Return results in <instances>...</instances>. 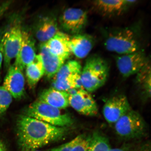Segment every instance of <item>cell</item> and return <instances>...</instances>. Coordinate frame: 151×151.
<instances>
[{
    "instance_id": "cell-1",
    "label": "cell",
    "mask_w": 151,
    "mask_h": 151,
    "mask_svg": "<svg viewBox=\"0 0 151 151\" xmlns=\"http://www.w3.org/2000/svg\"><path fill=\"white\" fill-rule=\"evenodd\" d=\"M68 127H56L37 119L22 115L17 121V133L21 151L37 150L61 139Z\"/></svg>"
},
{
    "instance_id": "cell-2",
    "label": "cell",
    "mask_w": 151,
    "mask_h": 151,
    "mask_svg": "<svg viewBox=\"0 0 151 151\" xmlns=\"http://www.w3.org/2000/svg\"><path fill=\"white\" fill-rule=\"evenodd\" d=\"M22 28L20 19L13 17L0 30V52L5 67L9 68L16 58L22 39Z\"/></svg>"
},
{
    "instance_id": "cell-3",
    "label": "cell",
    "mask_w": 151,
    "mask_h": 151,
    "mask_svg": "<svg viewBox=\"0 0 151 151\" xmlns=\"http://www.w3.org/2000/svg\"><path fill=\"white\" fill-rule=\"evenodd\" d=\"M109 71L108 63L101 57L94 55L88 57L81 75L83 89L89 93L99 89L106 82Z\"/></svg>"
},
{
    "instance_id": "cell-4",
    "label": "cell",
    "mask_w": 151,
    "mask_h": 151,
    "mask_svg": "<svg viewBox=\"0 0 151 151\" xmlns=\"http://www.w3.org/2000/svg\"><path fill=\"white\" fill-rule=\"evenodd\" d=\"M24 115L56 127H68L73 124L69 115L62 114L60 109L38 99L25 109Z\"/></svg>"
},
{
    "instance_id": "cell-5",
    "label": "cell",
    "mask_w": 151,
    "mask_h": 151,
    "mask_svg": "<svg viewBox=\"0 0 151 151\" xmlns=\"http://www.w3.org/2000/svg\"><path fill=\"white\" fill-rule=\"evenodd\" d=\"M104 45L109 51L120 55L137 52L140 48L137 33L132 28H128L111 32L106 38Z\"/></svg>"
},
{
    "instance_id": "cell-6",
    "label": "cell",
    "mask_w": 151,
    "mask_h": 151,
    "mask_svg": "<svg viewBox=\"0 0 151 151\" xmlns=\"http://www.w3.org/2000/svg\"><path fill=\"white\" fill-rule=\"evenodd\" d=\"M114 129L121 138L133 140L143 137L146 133V125L139 113L131 109L115 123Z\"/></svg>"
},
{
    "instance_id": "cell-7",
    "label": "cell",
    "mask_w": 151,
    "mask_h": 151,
    "mask_svg": "<svg viewBox=\"0 0 151 151\" xmlns=\"http://www.w3.org/2000/svg\"><path fill=\"white\" fill-rule=\"evenodd\" d=\"M116 60L118 70L124 78L137 74L148 62L146 55L140 50L117 57Z\"/></svg>"
},
{
    "instance_id": "cell-8",
    "label": "cell",
    "mask_w": 151,
    "mask_h": 151,
    "mask_svg": "<svg viewBox=\"0 0 151 151\" xmlns=\"http://www.w3.org/2000/svg\"><path fill=\"white\" fill-rule=\"evenodd\" d=\"M87 20L86 11L79 8H69L65 9L60 16L59 22L62 29L75 35L81 33Z\"/></svg>"
},
{
    "instance_id": "cell-9",
    "label": "cell",
    "mask_w": 151,
    "mask_h": 151,
    "mask_svg": "<svg viewBox=\"0 0 151 151\" xmlns=\"http://www.w3.org/2000/svg\"><path fill=\"white\" fill-rule=\"evenodd\" d=\"M131 109L126 96L116 95L111 98L106 102L103 106V114L109 123L114 124Z\"/></svg>"
},
{
    "instance_id": "cell-10",
    "label": "cell",
    "mask_w": 151,
    "mask_h": 151,
    "mask_svg": "<svg viewBox=\"0 0 151 151\" xmlns=\"http://www.w3.org/2000/svg\"><path fill=\"white\" fill-rule=\"evenodd\" d=\"M69 105L80 114L88 116H94L98 113V106L95 100L89 92L84 89H78L69 95Z\"/></svg>"
},
{
    "instance_id": "cell-11",
    "label": "cell",
    "mask_w": 151,
    "mask_h": 151,
    "mask_svg": "<svg viewBox=\"0 0 151 151\" xmlns=\"http://www.w3.org/2000/svg\"><path fill=\"white\" fill-rule=\"evenodd\" d=\"M35 43L31 34L22 29L21 43L13 65L23 70L26 66L32 62L37 55Z\"/></svg>"
},
{
    "instance_id": "cell-12",
    "label": "cell",
    "mask_w": 151,
    "mask_h": 151,
    "mask_svg": "<svg viewBox=\"0 0 151 151\" xmlns=\"http://www.w3.org/2000/svg\"><path fill=\"white\" fill-rule=\"evenodd\" d=\"M25 80L22 70L14 65H11L4 81L3 86L13 97L20 99L25 93Z\"/></svg>"
},
{
    "instance_id": "cell-13",
    "label": "cell",
    "mask_w": 151,
    "mask_h": 151,
    "mask_svg": "<svg viewBox=\"0 0 151 151\" xmlns=\"http://www.w3.org/2000/svg\"><path fill=\"white\" fill-rule=\"evenodd\" d=\"M59 31L56 19L51 16L39 19L34 28L35 36L41 43L47 42Z\"/></svg>"
},
{
    "instance_id": "cell-14",
    "label": "cell",
    "mask_w": 151,
    "mask_h": 151,
    "mask_svg": "<svg viewBox=\"0 0 151 151\" xmlns=\"http://www.w3.org/2000/svg\"><path fill=\"white\" fill-rule=\"evenodd\" d=\"M39 54L44 66L45 75L48 78L54 77L66 61L52 53L45 43H41Z\"/></svg>"
},
{
    "instance_id": "cell-15",
    "label": "cell",
    "mask_w": 151,
    "mask_h": 151,
    "mask_svg": "<svg viewBox=\"0 0 151 151\" xmlns=\"http://www.w3.org/2000/svg\"><path fill=\"white\" fill-rule=\"evenodd\" d=\"M70 38L67 34L59 31L45 43L52 53L66 60L71 53L69 46Z\"/></svg>"
},
{
    "instance_id": "cell-16",
    "label": "cell",
    "mask_w": 151,
    "mask_h": 151,
    "mask_svg": "<svg viewBox=\"0 0 151 151\" xmlns=\"http://www.w3.org/2000/svg\"><path fill=\"white\" fill-rule=\"evenodd\" d=\"M94 40L93 37L86 34H78L70 38L69 46L71 52L79 58H84L93 48Z\"/></svg>"
},
{
    "instance_id": "cell-17",
    "label": "cell",
    "mask_w": 151,
    "mask_h": 151,
    "mask_svg": "<svg viewBox=\"0 0 151 151\" xmlns=\"http://www.w3.org/2000/svg\"><path fill=\"white\" fill-rule=\"evenodd\" d=\"M69 97L67 91L51 88L43 91L38 100L61 109H65L69 106Z\"/></svg>"
},
{
    "instance_id": "cell-18",
    "label": "cell",
    "mask_w": 151,
    "mask_h": 151,
    "mask_svg": "<svg viewBox=\"0 0 151 151\" xmlns=\"http://www.w3.org/2000/svg\"><path fill=\"white\" fill-rule=\"evenodd\" d=\"M93 4L97 10L106 15L120 14L129 5L127 0H97Z\"/></svg>"
},
{
    "instance_id": "cell-19",
    "label": "cell",
    "mask_w": 151,
    "mask_h": 151,
    "mask_svg": "<svg viewBox=\"0 0 151 151\" xmlns=\"http://www.w3.org/2000/svg\"><path fill=\"white\" fill-rule=\"evenodd\" d=\"M25 68L28 86L31 88H33L45 73L44 66L39 54L37 55L34 61L26 66Z\"/></svg>"
},
{
    "instance_id": "cell-20",
    "label": "cell",
    "mask_w": 151,
    "mask_h": 151,
    "mask_svg": "<svg viewBox=\"0 0 151 151\" xmlns=\"http://www.w3.org/2000/svg\"><path fill=\"white\" fill-rule=\"evenodd\" d=\"M137 82L142 95L146 99L151 97V69L148 62L137 74Z\"/></svg>"
},
{
    "instance_id": "cell-21",
    "label": "cell",
    "mask_w": 151,
    "mask_h": 151,
    "mask_svg": "<svg viewBox=\"0 0 151 151\" xmlns=\"http://www.w3.org/2000/svg\"><path fill=\"white\" fill-rule=\"evenodd\" d=\"M81 75L71 76L61 80H54L52 88L62 91H67L71 89H83L81 82Z\"/></svg>"
},
{
    "instance_id": "cell-22",
    "label": "cell",
    "mask_w": 151,
    "mask_h": 151,
    "mask_svg": "<svg viewBox=\"0 0 151 151\" xmlns=\"http://www.w3.org/2000/svg\"><path fill=\"white\" fill-rule=\"evenodd\" d=\"M82 68L80 63L74 60L65 62L54 77L58 80L77 74H81Z\"/></svg>"
},
{
    "instance_id": "cell-23",
    "label": "cell",
    "mask_w": 151,
    "mask_h": 151,
    "mask_svg": "<svg viewBox=\"0 0 151 151\" xmlns=\"http://www.w3.org/2000/svg\"><path fill=\"white\" fill-rule=\"evenodd\" d=\"M111 149L108 139L101 132H94L91 135V139L87 151H109Z\"/></svg>"
},
{
    "instance_id": "cell-24",
    "label": "cell",
    "mask_w": 151,
    "mask_h": 151,
    "mask_svg": "<svg viewBox=\"0 0 151 151\" xmlns=\"http://www.w3.org/2000/svg\"><path fill=\"white\" fill-rule=\"evenodd\" d=\"M12 96L3 86H0V115L9 108L12 101Z\"/></svg>"
},
{
    "instance_id": "cell-25",
    "label": "cell",
    "mask_w": 151,
    "mask_h": 151,
    "mask_svg": "<svg viewBox=\"0 0 151 151\" xmlns=\"http://www.w3.org/2000/svg\"><path fill=\"white\" fill-rule=\"evenodd\" d=\"M85 136L83 134L79 135L69 142L52 149L50 151H71L75 145L84 138Z\"/></svg>"
},
{
    "instance_id": "cell-26",
    "label": "cell",
    "mask_w": 151,
    "mask_h": 151,
    "mask_svg": "<svg viewBox=\"0 0 151 151\" xmlns=\"http://www.w3.org/2000/svg\"><path fill=\"white\" fill-rule=\"evenodd\" d=\"M91 135L85 136L80 142L73 147L71 151H87L90 146Z\"/></svg>"
},
{
    "instance_id": "cell-27",
    "label": "cell",
    "mask_w": 151,
    "mask_h": 151,
    "mask_svg": "<svg viewBox=\"0 0 151 151\" xmlns=\"http://www.w3.org/2000/svg\"><path fill=\"white\" fill-rule=\"evenodd\" d=\"M132 151H151L150 143H143L135 146Z\"/></svg>"
},
{
    "instance_id": "cell-28",
    "label": "cell",
    "mask_w": 151,
    "mask_h": 151,
    "mask_svg": "<svg viewBox=\"0 0 151 151\" xmlns=\"http://www.w3.org/2000/svg\"><path fill=\"white\" fill-rule=\"evenodd\" d=\"M135 146L132 143H125L119 148H111L109 151H132Z\"/></svg>"
},
{
    "instance_id": "cell-29",
    "label": "cell",
    "mask_w": 151,
    "mask_h": 151,
    "mask_svg": "<svg viewBox=\"0 0 151 151\" xmlns=\"http://www.w3.org/2000/svg\"><path fill=\"white\" fill-rule=\"evenodd\" d=\"M12 1H8L0 4V19L8 9Z\"/></svg>"
},
{
    "instance_id": "cell-30",
    "label": "cell",
    "mask_w": 151,
    "mask_h": 151,
    "mask_svg": "<svg viewBox=\"0 0 151 151\" xmlns=\"http://www.w3.org/2000/svg\"><path fill=\"white\" fill-rule=\"evenodd\" d=\"M0 151H7L5 145L1 140H0Z\"/></svg>"
},
{
    "instance_id": "cell-31",
    "label": "cell",
    "mask_w": 151,
    "mask_h": 151,
    "mask_svg": "<svg viewBox=\"0 0 151 151\" xmlns=\"http://www.w3.org/2000/svg\"><path fill=\"white\" fill-rule=\"evenodd\" d=\"M3 58L2 54L0 52V69H1L2 65L3 62Z\"/></svg>"
},
{
    "instance_id": "cell-32",
    "label": "cell",
    "mask_w": 151,
    "mask_h": 151,
    "mask_svg": "<svg viewBox=\"0 0 151 151\" xmlns=\"http://www.w3.org/2000/svg\"><path fill=\"white\" fill-rule=\"evenodd\" d=\"M29 151H41L37 150H35Z\"/></svg>"
},
{
    "instance_id": "cell-33",
    "label": "cell",
    "mask_w": 151,
    "mask_h": 151,
    "mask_svg": "<svg viewBox=\"0 0 151 151\" xmlns=\"http://www.w3.org/2000/svg\"><path fill=\"white\" fill-rule=\"evenodd\" d=\"M0 82H1V81H0Z\"/></svg>"
}]
</instances>
